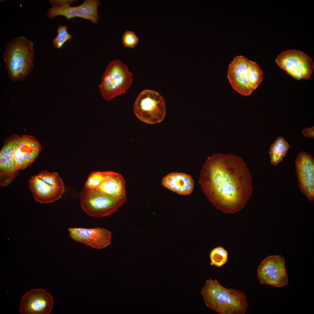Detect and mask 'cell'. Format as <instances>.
Wrapping results in <instances>:
<instances>
[{"mask_svg": "<svg viewBox=\"0 0 314 314\" xmlns=\"http://www.w3.org/2000/svg\"><path fill=\"white\" fill-rule=\"evenodd\" d=\"M93 189L114 197H126L125 181L123 176L117 172L103 180Z\"/></svg>", "mask_w": 314, "mask_h": 314, "instance_id": "cell-18", "label": "cell"}, {"mask_svg": "<svg viewBox=\"0 0 314 314\" xmlns=\"http://www.w3.org/2000/svg\"><path fill=\"white\" fill-rule=\"evenodd\" d=\"M133 109L134 114L140 120L147 124H155L163 120L166 113L165 103L159 93L145 90L138 95Z\"/></svg>", "mask_w": 314, "mask_h": 314, "instance_id": "cell-8", "label": "cell"}, {"mask_svg": "<svg viewBox=\"0 0 314 314\" xmlns=\"http://www.w3.org/2000/svg\"><path fill=\"white\" fill-rule=\"evenodd\" d=\"M77 0H49L52 7H62L70 6L71 4L76 3Z\"/></svg>", "mask_w": 314, "mask_h": 314, "instance_id": "cell-24", "label": "cell"}, {"mask_svg": "<svg viewBox=\"0 0 314 314\" xmlns=\"http://www.w3.org/2000/svg\"><path fill=\"white\" fill-rule=\"evenodd\" d=\"M228 256L227 251L222 247L214 248L210 253V265L220 267L227 262Z\"/></svg>", "mask_w": 314, "mask_h": 314, "instance_id": "cell-20", "label": "cell"}, {"mask_svg": "<svg viewBox=\"0 0 314 314\" xmlns=\"http://www.w3.org/2000/svg\"><path fill=\"white\" fill-rule=\"evenodd\" d=\"M199 182L208 200L225 214L240 210L252 193V179L247 165L242 158L231 154L208 157Z\"/></svg>", "mask_w": 314, "mask_h": 314, "instance_id": "cell-1", "label": "cell"}, {"mask_svg": "<svg viewBox=\"0 0 314 314\" xmlns=\"http://www.w3.org/2000/svg\"><path fill=\"white\" fill-rule=\"evenodd\" d=\"M53 305L51 294L43 289H33L22 297L19 312L22 314H49Z\"/></svg>", "mask_w": 314, "mask_h": 314, "instance_id": "cell-13", "label": "cell"}, {"mask_svg": "<svg viewBox=\"0 0 314 314\" xmlns=\"http://www.w3.org/2000/svg\"><path fill=\"white\" fill-rule=\"evenodd\" d=\"M41 149L40 143L35 137L26 135L20 136L14 156L16 169L19 170L27 167L38 158Z\"/></svg>", "mask_w": 314, "mask_h": 314, "instance_id": "cell-16", "label": "cell"}, {"mask_svg": "<svg viewBox=\"0 0 314 314\" xmlns=\"http://www.w3.org/2000/svg\"><path fill=\"white\" fill-rule=\"evenodd\" d=\"M101 4L98 0H86L76 6L52 7L48 10L47 15L50 19L62 16L68 20L74 17L81 18L96 24L99 19L97 8Z\"/></svg>", "mask_w": 314, "mask_h": 314, "instance_id": "cell-12", "label": "cell"}, {"mask_svg": "<svg viewBox=\"0 0 314 314\" xmlns=\"http://www.w3.org/2000/svg\"><path fill=\"white\" fill-rule=\"evenodd\" d=\"M133 81L132 74L127 66L120 61L115 60L107 66L99 88L103 99L109 101L125 93L130 88Z\"/></svg>", "mask_w": 314, "mask_h": 314, "instance_id": "cell-6", "label": "cell"}, {"mask_svg": "<svg viewBox=\"0 0 314 314\" xmlns=\"http://www.w3.org/2000/svg\"><path fill=\"white\" fill-rule=\"evenodd\" d=\"M290 148V145L283 138L278 137L270 148L269 154L271 164L276 166L282 161Z\"/></svg>", "mask_w": 314, "mask_h": 314, "instance_id": "cell-19", "label": "cell"}, {"mask_svg": "<svg viewBox=\"0 0 314 314\" xmlns=\"http://www.w3.org/2000/svg\"><path fill=\"white\" fill-rule=\"evenodd\" d=\"M115 172L113 171L92 172L89 175L84 186L95 188L103 180L112 175Z\"/></svg>", "mask_w": 314, "mask_h": 314, "instance_id": "cell-21", "label": "cell"}, {"mask_svg": "<svg viewBox=\"0 0 314 314\" xmlns=\"http://www.w3.org/2000/svg\"><path fill=\"white\" fill-rule=\"evenodd\" d=\"M127 200L126 197H114L95 189L84 186L80 194V204L88 215L102 217L115 213Z\"/></svg>", "mask_w": 314, "mask_h": 314, "instance_id": "cell-5", "label": "cell"}, {"mask_svg": "<svg viewBox=\"0 0 314 314\" xmlns=\"http://www.w3.org/2000/svg\"><path fill=\"white\" fill-rule=\"evenodd\" d=\"M68 231L72 240L95 249L104 248L111 242L112 233L104 228H69Z\"/></svg>", "mask_w": 314, "mask_h": 314, "instance_id": "cell-15", "label": "cell"}, {"mask_svg": "<svg viewBox=\"0 0 314 314\" xmlns=\"http://www.w3.org/2000/svg\"><path fill=\"white\" fill-rule=\"evenodd\" d=\"M28 184L34 199L41 204L59 200L65 190L64 183L58 173L46 170L32 177Z\"/></svg>", "mask_w": 314, "mask_h": 314, "instance_id": "cell-7", "label": "cell"}, {"mask_svg": "<svg viewBox=\"0 0 314 314\" xmlns=\"http://www.w3.org/2000/svg\"><path fill=\"white\" fill-rule=\"evenodd\" d=\"M257 277L261 284L276 287L288 285V279L284 257L275 255L265 258L258 267Z\"/></svg>", "mask_w": 314, "mask_h": 314, "instance_id": "cell-10", "label": "cell"}, {"mask_svg": "<svg viewBox=\"0 0 314 314\" xmlns=\"http://www.w3.org/2000/svg\"><path fill=\"white\" fill-rule=\"evenodd\" d=\"M227 77L235 90L242 95L248 96L261 83L263 73L255 62L239 56L235 57L229 65Z\"/></svg>", "mask_w": 314, "mask_h": 314, "instance_id": "cell-4", "label": "cell"}, {"mask_svg": "<svg viewBox=\"0 0 314 314\" xmlns=\"http://www.w3.org/2000/svg\"><path fill=\"white\" fill-rule=\"evenodd\" d=\"M34 45L24 36L15 38L6 45L3 57L9 78L23 81L33 67Z\"/></svg>", "mask_w": 314, "mask_h": 314, "instance_id": "cell-3", "label": "cell"}, {"mask_svg": "<svg viewBox=\"0 0 314 314\" xmlns=\"http://www.w3.org/2000/svg\"><path fill=\"white\" fill-rule=\"evenodd\" d=\"M201 294L206 306L219 314H244L248 306L247 296L240 290L227 288L216 279L207 280Z\"/></svg>", "mask_w": 314, "mask_h": 314, "instance_id": "cell-2", "label": "cell"}, {"mask_svg": "<svg viewBox=\"0 0 314 314\" xmlns=\"http://www.w3.org/2000/svg\"><path fill=\"white\" fill-rule=\"evenodd\" d=\"M275 61L281 68L298 80L309 78L314 68L311 59L305 53L297 50L283 51L278 56Z\"/></svg>", "mask_w": 314, "mask_h": 314, "instance_id": "cell-9", "label": "cell"}, {"mask_svg": "<svg viewBox=\"0 0 314 314\" xmlns=\"http://www.w3.org/2000/svg\"><path fill=\"white\" fill-rule=\"evenodd\" d=\"M20 136L13 135L4 142L0 152V185L10 184L17 176L19 170L14 162L15 149Z\"/></svg>", "mask_w": 314, "mask_h": 314, "instance_id": "cell-14", "label": "cell"}, {"mask_svg": "<svg viewBox=\"0 0 314 314\" xmlns=\"http://www.w3.org/2000/svg\"><path fill=\"white\" fill-rule=\"evenodd\" d=\"M123 44L126 47L132 48L137 44L138 38L133 31H127L123 33L122 38Z\"/></svg>", "mask_w": 314, "mask_h": 314, "instance_id": "cell-23", "label": "cell"}, {"mask_svg": "<svg viewBox=\"0 0 314 314\" xmlns=\"http://www.w3.org/2000/svg\"><path fill=\"white\" fill-rule=\"evenodd\" d=\"M67 28L66 25H59L57 30V35L52 41L53 45L55 48H61L66 42L72 39V36L68 33Z\"/></svg>", "mask_w": 314, "mask_h": 314, "instance_id": "cell-22", "label": "cell"}, {"mask_svg": "<svg viewBox=\"0 0 314 314\" xmlns=\"http://www.w3.org/2000/svg\"><path fill=\"white\" fill-rule=\"evenodd\" d=\"M295 171L298 186L302 193L310 201L314 200V158L302 151L295 161Z\"/></svg>", "mask_w": 314, "mask_h": 314, "instance_id": "cell-11", "label": "cell"}, {"mask_svg": "<svg viewBox=\"0 0 314 314\" xmlns=\"http://www.w3.org/2000/svg\"><path fill=\"white\" fill-rule=\"evenodd\" d=\"M163 185L179 194L188 195L193 191L194 181L192 177L185 173L173 172L164 177Z\"/></svg>", "mask_w": 314, "mask_h": 314, "instance_id": "cell-17", "label": "cell"}, {"mask_svg": "<svg viewBox=\"0 0 314 314\" xmlns=\"http://www.w3.org/2000/svg\"><path fill=\"white\" fill-rule=\"evenodd\" d=\"M303 135L306 137L313 138L314 137V128L313 126L311 128H305L302 130Z\"/></svg>", "mask_w": 314, "mask_h": 314, "instance_id": "cell-25", "label": "cell"}]
</instances>
